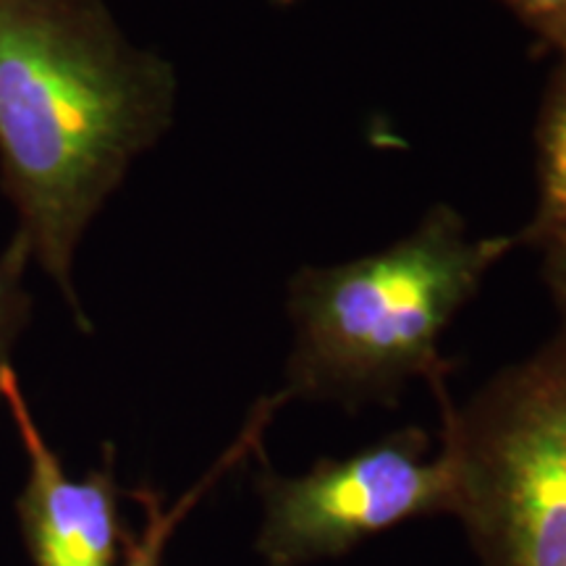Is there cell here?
<instances>
[{"label":"cell","instance_id":"obj_1","mask_svg":"<svg viewBox=\"0 0 566 566\" xmlns=\"http://www.w3.org/2000/svg\"><path fill=\"white\" fill-rule=\"evenodd\" d=\"M176 95L171 61L134 45L103 0H0V189L84 328L74 254L171 129Z\"/></svg>","mask_w":566,"mask_h":566},{"label":"cell","instance_id":"obj_2","mask_svg":"<svg viewBox=\"0 0 566 566\" xmlns=\"http://www.w3.org/2000/svg\"><path fill=\"white\" fill-rule=\"evenodd\" d=\"M514 247L516 233L480 237L441 202L384 250L300 268L286 289L292 346L279 391L359 409L394 405L415 380L446 388L441 338Z\"/></svg>","mask_w":566,"mask_h":566},{"label":"cell","instance_id":"obj_3","mask_svg":"<svg viewBox=\"0 0 566 566\" xmlns=\"http://www.w3.org/2000/svg\"><path fill=\"white\" fill-rule=\"evenodd\" d=\"M441 449L454 512L483 566H566V334L556 331L464 405L446 388Z\"/></svg>","mask_w":566,"mask_h":566},{"label":"cell","instance_id":"obj_4","mask_svg":"<svg viewBox=\"0 0 566 566\" xmlns=\"http://www.w3.org/2000/svg\"><path fill=\"white\" fill-rule=\"evenodd\" d=\"M254 551L265 566H315L422 516L454 512V478L428 430L407 424L300 475L263 467Z\"/></svg>","mask_w":566,"mask_h":566},{"label":"cell","instance_id":"obj_5","mask_svg":"<svg viewBox=\"0 0 566 566\" xmlns=\"http://www.w3.org/2000/svg\"><path fill=\"white\" fill-rule=\"evenodd\" d=\"M0 401L17 424L30 459L17 501L19 527L34 566H118L129 530L122 516L116 454L105 443L101 467L87 478H69L61 457L45 441L9 365L0 375Z\"/></svg>","mask_w":566,"mask_h":566},{"label":"cell","instance_id":"obj_6","mask_svg":"<svg viewBox=\"0 0 566 566\" xmlns=\"http://www.w3.org/2000/svg\"><path fill=\"white\" fill-rule=\"evenodd\" d=\"M286 396L275 391L273 396H265L254 405L252 415L247 417L242 433L237 436L229 449L218 457V462L210 467L205 475L197 480V483L189 488L181 499H176L171 506H166V499H163L160 491H155L153 485H139L129 491V495L137 501L142 512H145V525H142L139 535L129 533L124 546V556L118 566H163V558H166V548L171 543V537L184 520H187L189 512L200 504L205 493H210L212 488L221 483V478L229 475L231 470H237L239 464L247 462V459L260 454L263 451V438L271 420L279 412L281 407H286Z\"/></svg>","mask_w":566,"mask_h":566},{"label":"cell","instance_id":"obj_7","mask_svg":"<svg viewBox=\"0 0 566 566\" xmlns=\"http://www.w3.org/2000/svg\"><path fill=\"white\" fill-rule=\"evenodd\" d=\"M566 233V55L551 74L535 124V208L522 231L520 247L543 250Z\"/></svg>","mask_w":566,"mask_h":566},{"label":"cell","instance_id":"obj_8","mask_svg":"<svg viewBox=\"0 0 566 566\" xmlns=\"http://www.w3.org/2000/svg\"><path fill=\"white\" fill-rule=\"evenodd\" d=\"M30 260V247L17 233L0 258V375L11 365L13 344L24 334L32 315V296L24 286V271Z\"/></svg>","mask_w":566,"mask_h":566},{"label":"cell","instance_id":"obj_9","mask_svg":"<svg viewBox=\"0 0 566 566\" xmlns=\"http://www.w3.org/2000/svg\"><path fill=\"white\" fill-rule=\"evenodd\" d=\"M556 55L566 51V0H499Z\"/></svg>","mask_w":566,"mask_h":566},{"label":"cell","instance_id":"obj_10","mask_svg":"<svg viewBox=\"0 0 566 566\" xmlns=\"http://www.w3.org/2000/svg\"><path fill=\"white\" fill-rule=\"evenodd\" d=\"M541 252H543V275H546V286L551 296H554L558 317H562L558 331L566 334V233L564 237H558L556 242L543 247Z\"/></svg>","mask_w":566,"mask_h":566},{"label":"cell","instance_id":"obj_11","mask_svg":"<svg viewBox=\"0 0 566 566\" xmlns=\"http://www.w3.org/2000/svg\"><path fill=\"white\" fill-rule=\"evenodd\" d=\"M275 3H292V0H275Z\"/></svg>","mask_w":566,"mask_h":566},{"label":"cell","instance_id":"obj_12","mask_svg":"<svg viewBox=\"0 0 566 566\" xmlns=\"http://www.w3.org/2000/svg\"><path fill=\"white\" fill-rule=\"evenodd\" d=\"M562 55H566V51H564V53H562Z\"/></svg>","mask_w":566,"mask_h":566}]
</instances>
